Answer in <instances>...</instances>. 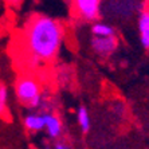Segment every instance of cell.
Returning <instances> with one entry per match:
<instances>
[{
    "instance_id": "1",
    "label": "cell",
    "mask_w": 149,
    "mask_h": 149,
    "mask_svg": "<svg viewBox=\"0 0 149 149\" xmlns=\"http://www.w3.org/2000/svg\"><path fill=\"white\" fill-rule=\"evenodd\" d=\"M65 24L45 14H35L27 20L22 42L28 62L42 65L56 56L65 39Z\"/></svg>"
},
{
    "instance_id": "2",
    "label": "cell",
    "mask_w": 149,
    "mask_h": 149,
    "mask_svg": "<svg viewBox=\"0 0 149 149\" xmlns=\"http://www.w3.org/2000/svg\"><path fill=\"white\" fill-rule=\"evenodd\" d=\"M15 95L22 105L31 109L32 111H38L45 104L40 83L31 75H22L17 78L15 82Z\"/></svg>"
},
{
    "instance_id": "3",
    "label": "cell",
    "mask_w": 149,
    "mask_h": 149,
    "mask_svg": "<svg viewBox=\"0 0 149 149\" xmlns=\"http://www.w3.org/2000/svg\"><path fill=\"white\" fill-rule=\"evenodd\" d=\"M73 11L79 19L85 22H95L101 16L100 0H75L71 1Z\"/></svg>"
},
{
    "instance_id": "4",
    "label": "cell",
    "mask_w": 149,
    "mask_h": 149,
    "mask_svg": "<svg viewBox=\"0 0 149 149\" xmlns=\"http://www.w3.org/2000/svg\"><path fill=\"white\" fill-rule=\"evenodd\" d=\"M90 47L95 55H98L102 59H106L117 50L118 39L117 36H111V38H95V36H91Z\"/></svg>"
},
{
    "instance_id": "5",
    "label": "cell",
    "mask_w": 149,
    "mask_h": 149,
    "mask_svg": "<svg viewBox=\"0 0 149 149\" xmlns=\"http://www.w3.org/2000/svg\"><path fill=\"white\" fill-rule=\"evenodd\" d=\"M45 130L51 140H58L63 133V122L56 113L45 111Z\"/></svg>"
},
{
    "instance_id": "6",
    "label": "cell",
    "mask_w": 149,
    "mask_h": 149,
    "mask_svg": "<svg viewBox=\"0 0 149 149\" xmlns=\"http://www.w3.org/2000/svg\"><path fill=\"white\" fill-rule=\"evenodd\" d=\"M23 126L31 133L45 130V111H30L23 118Z\"/></svg>"
},
{
    "instance_id": "7",
    "label": "cell",
    "mask_w": 149,
    "mask_h": 149,
    "mask_svg": "<svg viewBox=\"0 0 149 149\" xmlns=\"http://www.w3.org/2000/svg\"><path fill=\"white\" fill-rule=\"evenodd\" d=\"M137 27H139L141 46L145 50H149V8L141 10L137 20Z\"/></svg>"
},
{
    "instance_id": "8",
    "label": "cell",
    "mask_w": 149,
    "mask_h": 149,
    "mask_svg": "<svg viewBox=\"0 0 149 149\" xmlns=\"http://www.w3.org/2000/svg\"><path fill=\"white\" fill-rule=\"evenodd\" d=\"M91 35L95 38H111L116 36V30L113 26L102 22H95L91 26Z\"/></svg>"
},
{
    "instance_id": "9",
    "label": "cell",
    "mask_w": 149,
    "mask_h": 149,
    "mask_svg": "<svg viewBox=\"0 0 149 149\" xmlns=\"http://www.w3.org/2000/svg\"><path fill=\"white\" fill-rule=\"evenodd\" d=\"M77 122L79 125L81 130L82 133H87L90 130V126H91V121H90V114H89V110L85 105H81L78 106L77 109Z\"/></svg>"
},
{
    "instance_id": "10",
    "label": "cell",
    "mask_w": 149,
    "mask_h": 149,
    "mask_svg": "<svg viewBox=\"0 0 149 149\" xmlns=\"http://www.w3.org/2000/svg\"><path fill=\"white\" fill-rule=\"evenodd\" d=\"M8 100H10L8 87L0 83V117H6L8 114Z\"/></svg>"
},
{
    "instance_id": "11",
    "label": "cell",
    "mask_w": 149,
    "mask_h": 149,
    "mask_svg": "<svg viewBox=\"0 0 149 149\" xmlns=\"http://www.w3.org/2000/svg\"><path fill=\"white\" fill-rule=\"evenodd\" d=\"M52 149H70V146L63 141H56L55 144L52 145Z\"/></svg>"
}]
</instances>
